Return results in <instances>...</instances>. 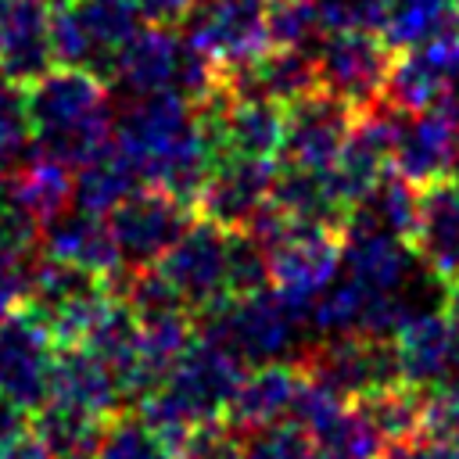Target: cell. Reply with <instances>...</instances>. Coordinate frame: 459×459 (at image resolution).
<instances>
[{"instance_id": "6da1fadb", "label": "cell", "mask_w": 459, "mask_h": 459, "mask_svg": "<svg viewBox=\"0 0 459 459\" xmlns=\"http://www.w3.org/2000/svg\"><path fill=\"white\" fill-rule=\"evenodd\" d=\"M25 90L32 140L43 154L79 169L111 143L108 79L82 65H57L36 75Z\"/></svg>"}, {"instance_id": "7a4b0ae2", "label": "cell", "mask_w": 459, "mask_h": 459, "mask_svg": "<svg viewBox=\"0 0 459 459\" xmlns=\"http://www.w3.org/2000/svg\"><path fill=\"white\" fill-rule=\"evenodd\" d=\"M115 298H118L115 280L57 262L39 251V262L29 269V287L22 305L50 330L57 348H68V344H82V337L93 330V323L108 312Z\"/></svg>"}, {"instance_id": "3957f363", "label": "cell", "mask_w": 459, "mask_h": 459, "mask_svg": "<svg viewBox=\"0 0 459 459\" xmlns=\"http://www.w3.org/2000/svg\"><path fill=\"white\" fill-rule=\"evenodd\" d=\"M298 326H305V323L273 287L230 298L197 319V330L222 341L244 366L283 359L294 348Z\"/></svg>"}, {"instance_id": "277c9868", "label": "cell", "mask_w": 459, "mask_h": 459, "mask_svg": "<svg viewBox=\"0 0 459 459\" xmlns=\"http://www.w3.org/2000/svg\"><path fill=\"white\" fill-rule=\"evenodd\" d=\"M341 230L319 222H294L265 247L269 287L308 323V308L341 273Z\"/></svg>"}, {"instance_id": "5b68a950", "label": "cell", "mask_w": 459, "mask_h": 459, "mask_svg": "<svg viewBox=\"0 0 459 459\" xmlns=\"http://www.w3.org/2000/svg\"><path fill=\"white\" fill-rule=\"evenodd\" d=\"M298 366L305 369L308 380L330 387L348 402L402 380L394 337H369V333H326L305 348Z\"/></svg>"}, {"instance_id": "8992f818", "label": "cell", "mask_w": 459, "mask_h": 459, "mask_svg": "<svg viewBox=\"0 0 459 459\" xmlns=\"http://www.w3.org/2000/svg\"><path fill=\"white\" fill-rule=\"evenodd\" d=\"M154 269L169 280L197 323L215 305L230 301V230L208 219L190 222L179 240L154 262Z\"/></svg>"}, {"instance_id": "52a82bcc", "label": "cell", "mask_w": 459, "mask_h": 459, "mask_svg": "<svg viewBox=\"0 0 459 459\" xmlns=\"http://www.w3.org/2000/svg\"><path fill=\"white\" fill-rule=\"evenodd\" d=\"M391 65H394V50L380 39L377 29L326 32L316 47L319 86L341 97L355 115L384 100Z\"/></svg>"}, {"instance_id": "ba28073f", "label": "cell", "mask_w": 459, "mask_h": 459, "mask_svg": "<svg viewBox=\"0 0 459 459\" xmlns=\"http://www.w3.org/2000/svg\"><path fill=\"white\" fill-rule=\"evenodd\" d=\"M186 22V43L208 57L219 75L251 65L273 47L269 0H197Z\"/></svg>"}, {"instance_id": "9c48e42d", "label": "cell", "mask_w": 459, "mask_h": 459, "mask_svg": "<svg viewBox=\"0 0 459 459\" xmlns=\"http://www.w3.org/2000/svg\"><path fill=\"white\" fill-rule=\"evenodd\" d=\"M194 222V208L183 204L179 197H172L161 186H136L133 194H126L111 212H108V226L111 237L122 251V262L129 269H143L154 265L176 240L179 233Z\"/></svg>"}, {"instance_id": "30bf717a", "label": "cell", "mask_w": 459, "mask_h": 459, "mask_svg": "<svg viewBox=\"0 0 459 459\" xmlns=\"http://www.w3.org/2000/svg\"><path fill=\"white\" fill-rule=\"evenodd\" d=\"M57 344L50 330L25 308H11L0 319V398L14 402L29 416L50 394Z\"/></svg>"}, {"instance_id": "8fae6325", "label": "cell", "mask_w": 459, "mask_h": 459, "mask_svg": "<svg viewBox=\"0 0 459 459\" xmlns=\"http://www.w3.org/2000/svg\"><path fill=\"white\" fill-rule=\"evenodd\" d=\"M351 122H355V111L323 86L290 100L280 161L326 172L337 161V154L351 133Z\"/></svg>"}, {"instance_id": "7c38bea8", "label": "cell", "mask_w": 459, "mask_h": 459, "mask_svg": "<svg viewBox=\"0 0 459 459\" xmlns=\"http://www.w3.org/2000/svg\"><path fill=\"white\" fill-rule=\"evenodd\" d=\"M273 176H276V161L219 154L194 201V215L222 230H247L255 212L269 201Z\"/></svg>"}, {"instance_id": "4fadbf2b", "label": "cell", "mask_w": 459, "mask_h": 459, "mask_svg": "<svg viewBox=\"0 0 459 459\" xmlns=\"http://www.w3.org/2000/svg\"><path fill=\"white\" fill-rule=\"evenodd\" d=\"M455 75H459V29L445 25L423 43L394 54L384 100L405 115L423 111L452 86Z\"/></svg>"}, {"instance_id": "5bb4252c", "label": "cell", "mask_w": 459, "mask_h": 459, "mask_svg": "<svg viewBox=\"0 0 459 459\" xmlns=\"http://www.w3.org/2000/svg\"><path fill=\"white\" fill-rule=\"evenodd\" d=\"M455 136H459V104L445 90L423 111H412L409 118H402L391 169L402 179H409L412 186H423L437 176H448Z\"/></svg>"}, {"instance_id": "9a60e30c", "label": "cell", "mask_w": 459, "mask_h": 459, "mask_svg": "<svg viewBox=\"0 0 459 459\" xmlns=\"http://www.w3.org/2000/svg\"><path fill=\"white\" fill-rule=\"evenodd\" d=\"M409 244L441 287L459 280V179L455 176H437L416 186V226Z\"/></svg>"}, {"instance_id": "2e32d148", "label": "cell", "mask_w": 459, "mask_h": 459, "mask_svg": "<svg viewBox=\"0 0 459 459\" xmlns=\"http://www.w3.org/2000/svg\"><path fill=\"white\" fill-rule=\"evenodd\" d=\"M402 380L430 391L459 377V326L448 312H416L394 333Z\"/></svg>"}, {"instance_id": "e0dca14e", "label": "cell", "mask_w": 459, "mask_h": 459, "mask_svg": "<svg viewBox=\"0 0 459 459\" xmlns=\"http://www.w3.org/2000/svg\"><path fill=\"white\" fill-rule=\"evenodd\" d=\"M39 251L57 258V262L79 265L86 273L108 276V280L126 276V262H122V251L111 237L108 219L93 215V212H82V208L61 212L54 222H47L43 237H39Z\"/></svg>"}, {"instance_id": "ac0fdd59", "label": "cell", "mask_w": 459, "mask_h": 459, "mask_svg": "<svg viewBox=\"0 0 459 459\" xmlns=\"http://www.w3.org/2000/svg\"><path fill=\"white\" fill-rule=\"evenodd\" d=\"M301 384H305V369L298 362H287V359L258 362L251 373H244V380L226 409V420L244 434L283 423L294 412Z\"/></svg>"}, {"instance_id": "d6986e66", "label": "cell", "mask_w": 459, "mask_h": 459, "mask_svg": "<svg viewBox=\"0 0 459 459\" xmlns=\"http://www.w3.org/2000/svg\"><path fill=\"white\" fill-rule=\"evenodd\" d=\"M341 273L362 283L366 290L402 294L409 290L416 251L409 240L384 237V233H341Z\"/></svg>"}, {"instance_id": "ffe728a7", "label": "cell", "mask_w": 459, "mask_h": 459, "mask_svg": "<svg viewBox=\"0 0 459 459\" xmlns=\"http://www.w3.org/2000/svg\"><path fill=\"white\" fill-rule=\"evenodd\" d=\"M47 398L86 409L100 420H111L115 412H122V394H118V384L111 377V369L93 351H86L82 344L57 348Z\"/></svg>"}, {"instance_id": "44dd1931", "label": "cell", "mask_w": 459, "mask_h": 459, "mask_svg": "<svg viewBox=\"0 0 459 459\" xmlns=\"http://www.w3.org/2000/svg\"><path fill=\"white\" fill-rule=\"evenodd\" d=\"M47 68H54L50 0H11L0 39V72L25 86Z\"/></svg>"}, {"instance_id": "7402d4cb", "label": "cell", "mask_w": 459, "mask_h": 459, "mask_svg": "<svg viewBox=\"0 0 459 459\" xmlns=\"http://www.w3.org/2000/svg\"><path fill=\"white\" fill-rule=\"evenodd\" d=\"M416 226V186L402 179L394 169H387L348 212L341 222V233H384L409 240Z\"/></svg>"}, {"instance_id": "603a6c76", "label": "cell", "mask_w": 459, "mask_h": 459, "mask_svg": "<svg viewBox=\"0 0 459 459\" xmlns=\"http://www.w3.org/2000/svg\"><path fill=\"white\" fill-rule=\"evenodd\" d=\"M65 4L86 39V65L108 79L115 54L140 29L136 0H65Z\"/></svg>"}, {"instance_id": "cb8c5ba5", "label": "cell", "mask_w": 459, "mask_h": 459, "mask_svg": "<svg viewBox=\"0 0 459 459\" xmlns=\"http://www.w3.org/2000/svg\"><path fill=\"white\" fill-rule=\"evenodd\" d=\"M269 201L294 222H319V226H337V230L344 222V204L337 201L330 176L319 169L276 161Z\"/></svg>"}, {"instance_id": "d4e9b609", "label": "cell", "mask_w": 459, "mask_h": 459, "mask_svg": "<svg viewBox=\"0 0 459 459\" xmlns=\"http://www.w3.org/2000/svg\"><path fill=\"white\" fill-rule=\"evenodd\" d=\"M72 190H75V179H72V165L50 158V154H32L25 161L14 165V176L7 183V194L11 201H18L39 226L54 222L68 201H72Z\"/></svg>"}, {"instance_id": "484cf974", "label": "cell", "mask_w": 459, "mask_h": 459, "mask_svg": "<svg viewBox=\"0 0 459 459\" xmlns=\"http://www.w3.org/2000/svg\"><path fill=\"white\" fill-rule=\"evenodd\" d=\"M104 423L108 420H100L86 409L54 402V398H47L29 416V427L36 430V437L43 441L50 459H93Z\"/></svg>"}, {"instance_id": "4316f807", "label": "cell", "mask_w": 459, "mask_h": 459, "mask_svg": "<svg viewBox=\"0 0 459 459\" xmlns=\"http://www.w3.org/2000/svg\"><path fill=\"white\" fill-rule=\"evenodd\" d=\"M136 186H143V176L136 172V165L115 143H108L97 158H90L86 165H79L72 197H75V208L93 212V215H108Z\"/></svg>"}, {"instance_id": "83f0119b", "label": "cell", "mask_w": 459, "mask_h": 459, "mask_svg": "<svg viewBox=\"0 0 459 459\" xmlns=\"http://www.w3.org/2000/svg\"><path fill=\"white\" fill-rule=\"evenodd\" d=\"M452 4L455 0H377L373 29L398 54L452 25Z\"/></svg>"}, {"instance_id": "f1b7e54d", "label": "cell", "mask_w": 459, "mask_h": 459, "mask_svg": "<svg viewBox=\"0 0 459 459\" xmlns=\"http://www.w3.org/2000/svg\"><path fill=\"white\" fill-rule=\"evenodd\" d=\"M355 402L366 409V416L380 430L384 445L423 434V391L405 384V380H398L391 387H380V391H373L366 398H355Z\"/></svg>"}, {"instance_id": "f546056e", "label": "cell", "mask_w": 459, "mask_h": 459, "mask_svg": "<svg viewBox=\"0 0 459 459\" xmlns=\"http://www.w3.org/2000/svg\"><path fill=\"white\" fill-rule=\"evenodd\" d=\"M93 459H169V448L161 445V437L136 416L129 412H115L97 441Z\"/></svg>"}, {"instance_id": "4dcf8cb0", "label": "cell", "mask_w": 459, "mask_h": 459, "mask_svg": "<svg viewBox=\"0 0 459 459\" xmlns=\"http://www.w3.org/2000/svg\"><path fill=\"white\" fill-rule=\"evenodd\" d=\"M29 140H32V129H29V111H25V90L22 82L0 72V172L22 161Z\"/></svg>"}, {"instance_id": "1f68e13d", "label": "cell", "mask_w": 459, "mask_h": 459, "mask_svg": "<svg viewBox=\"0 0 459 459\" xmlns=\"http://www.w3.org/2000/svg\"><path fill=\"white\" fill-rule=\"evenodd\" d=\"M269 36L280 47H308L323 39L316 0H269Z\"/></svg>"}, {"instance_id": "d6a6232c", "label": "cell", "mask_w": 459, "mask_h": 459, "mask_svg": "<svg viewBox=\"0 0 459 459\" xmlns=\"http://www.w3.org/2000/svg\"><path fill=\"white\" fill-rule=\"evenodd\" d=\"M312 448H316L312 437L294 420H283V423L247 434L240 459H308Z\"/></svg>"}, {"instance_id": "836d02e7", "label": "cell", "mask_w": 459, "mask_h": 459, "mask_svg": "<svg viewBox=\"0 0 459 459\" xmlns=\"http://www.w3.org/2000/svg\"><path fill=\"white\" fill-rule=\"evenodd\" d=\"M423 434L459 445V377L423 391Z\"/></svg>"}, {"instance_id": "e575fe53", "label": "cell", "mask_w": 459, "mask_h": 459, "mask_svg": "<svg viewBox=\"0 0 459 459\" xmlns=\"http://www.w3.org/2000/svg\"><path fill=\"white\" fill-rule=\"evenodd\" d=\"M319 32H344V29H373L377 0H316Z\"/></svg>"}, {"instance_id": "d590c367", "label": "cell", "mask_w": 459, "mask_h": 459, "mask_svg": "<svg viewBox=\"0 0 459 459\" xmlns=\"http://www.w3.org/2000/svg\"><path fill=\"white\" fill-rule=\"evenodd\" d=\"M377 459H459V445L430 434H412L402 441H387Z\"/></svg>"}, {"instance_id": "8d00e7d4", "label": "cell", "mask_w": 459, "mask_h": 459, "mask_svg": "<svg viewBox=\"0 0 459 459\" xmlns=\"http://www.w3.org/2000/svg\"><path fill=\"white\" fill-rule=\"evenodd\" d=\"M194 4L197 0H136L140 18H147L154 25H179V22H186Z\"/></svg>"}, {"instance_id": "74e56055", "label": "cell", "mask_w": 459, "mask_h": 459, "mask_svg": "<svg viewBox=\"0 0 459 459\" xmlns=\"http://www.w3.org/2000/svg\"><path fill=\"white\" fill-rule=\"evenodd\" d=\"M0 459H50V455H47L43 441L36 437V430L32 427H22L18 434H11V437L0 441Z\"/></svg>"}, {"instance_id": "f35d334b", "label": "cell", "mask_w": 459, "mask_h": 459, "mask_svg": "<svg viewBox=\"0 0 459 459\" xmlns=\"http://www.w3.org/2000/svg\"><path fill=\"white\" fill-rule=\"evenodd\" d=\"M445 312L452 316V323L459 326V280L445 283Z\"/></svg>"}, {"instance_id": "ab89813d", "label": "cell", "mask_w": 459, "mask_h": 459, "mask_svg": "<svg viewBox=\"0 0 459 459\" xmlns=\"http://www.w3.org/2000/svg\"><path fill=\"white\" fill-rule=\"evenodd\" d=\"M448 176L459 179V136H455V147H452V161H448Z\"/></svg>"}, {"instance_id": "60d3db41", "label": "cell", "mask_w": 459, "mask_h": 459, "mask_svg": "<svg viewBox=\"0 0 459 459\" xmlns=\"http://www.w3.org/2000/svg\"><path fill=\"white\" fill-rule=\"evenodd\" d=\"M308 459H344V455H337V452H330V448H312Z\"/></svg>"}, {"instance_id": "b9f144b4", "label": "cell", "mask_w": 459, "mask_h": 459, "mask_svg": "<svg viewBox=\"0 0 459 459\" xmlns=\"http://www.w3.org/2000/svg\"><path fill=\"white\" fill-rule=\"evenodd\" d=\"M7 7H11V0H0V39H4V25H7Z\"/></svg>"}, {"instance_id": "7bdbcfd3", "label": "cell", "mask_w": 459, "mask_h": 459, "mask_svg": "<svg viewBox=\"0 0 459 459\" xmlns=\"http://www.w3.org/2000/svg\"><path fill=\"white\" fill-rule=\"evenodd\" d=\"M452 25H455V29H459V0H455V4H452Z\"/></svg>"}, {"instance_id": "ee69618b", "label": "cell", "mask_w": 459, "mask_h": 459, "mask_svg": "<svg viewBox=\"0 0 459 459\" xmlns=\"http://www.w3.org/2000/svg\"><path fill=\"white\" fill-rule=\"evenodd\" d=\"M169 459H186V455H169Z\"/></svg>"}]
</instances>
